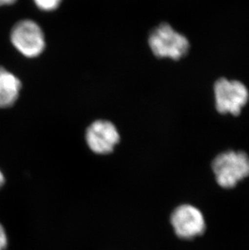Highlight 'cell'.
Segmentation results:
<instances>
[{
    "mask_svg": "<svg viewBox=\"0 0 249 250\" xmlns=\"http://www.w3.org/2000/svg\"><path fill=\"white\" fill-rule=\"evenodd\" d=\"M214 93L217 111L222 114L239 115L249 102V89L240 81L219 79L214 83Z\"/></svg>",
    "mask_w": 249,
    "mask_h": 250,
    "instance_id": "obj_3",
    "label": "cell"
},
{
    "mask_svg": "<svg viewBox=\"0 0 249 250\" xmlns=\"http://www.w3.org/2000/svg\"><path fill=\"white\" fill-rule=\"evenodd\" d=\"M12 45L27 58L42 55L45 48V35L39 24L32 20L17 22L11 32Z\"/></svg>",
    "mask_w": 249,
    "mask_h": 250,
    "instance_id": "obj_4",
    "label": "cell"
},
{
    "mask_svg": "<svg viewBox=\"0 0 249 250\" xmlns=\"http://www.w3.org/2000/svg\"><path fill=\"white\" fill-rule=\"evenodd\" d=\"M148 43L154 55L160 59L179 60L186 56L189 50V42L186 36L166 23L150 32Z\"/></svg>",
    "mask_w": 249,
    "mask_h": 250,
    "instance_id": "obj_2",
    "label": "cell"
},
{
    "mask_svg": "<svg viewBox=\"0 0 249 250\" xmlns=\"http://www.w3.org/2000/svg\"><path fill=\"white\" fill-rule=\"evenodd\" d=\"M21 89V82L14 74L0 67V108H8L16 103Z\"/></svg>",
    "mask_w": 249,
    "mask_h": 250,
    "instance_id": "obj_7",
    "label": "cell"
},
{
    "mask_svg": "<svg viewBox=\"0 0 249 250\" xmlns=\"http://www.w3.org/2000/svg\"><path fill=\"white\" fill-rule=\"evenodd\" d=\"M8 240H7V232L4 228L0 224V250H5L7 249Z\"/></svg>",
    "mask_w": 249,
    "mask_h": 250,
    "instance_id": "obj_9",
    "label": "cell"
},
{
    "mask_svg": "<svg viewBox=\"0 0 249 250\" xmlns=\"http://www.w3.org/2000/svg\"><path fill=\"white\" fill-rule=\"evenodd\" d=\"M87 146L94 153L99 155L109 154L120 141L118 129L108 121H95L86 131Z\"/></svg>",
    "mask_w": 249,
    "mask_h": 250,
    "instance_id": "obj_6",
    "label": "cell"
},
{
    "mask_svg": "<svg viewBox=\"0 0 249 250\" xmlns=\"http://www.w3.org/2000/svg\"><path fill=\"white\" fill-rule=\"evenodd\" d=\"M216 182L225 189H231L249 176V156L242 151H227L219 154L212 163Z\"/></svg>",
    "mask_w": 249,
    "mask_h": 250,
    "instance_id": "obj_1",
    "label": "cell"
},
{
    "mask_svg": "<svg viewBox=\"0 0 249 250\" xmlns=\"http://www.w3.org/2000/svg\"><path fill=\"white\" fill-rule=\"evenodd\" d=\"M171 224L176 236L184 240H192L204 233L206 222L202 211L194 206H179L171 215Z\"/></svg>",
    "mask_w": 249,
    "mask_h": 250,
    "instance_id": "obj_5",
    "label": "cell"
},
{
    "mask_svg": "<svg viewBox=\"0 0 249 250\" xmlns=\"http://www.w3.org/2000/svg\"><path fill=\"white\" fill-rule=\"evenodd\" d=\"M17 2V0H0V6L12 5Z\"/></svg>",
    "mask_w": 249,
    "mask_h": 250,
    "instance_id": "obj_10",
    "label": "cell"
},
{
    "mask_svg": "<svg viewBox=\"0 0 249 250\" xmlns=\"http://www.w3.org/2000/svg\"><path fill=\"white\" fill-rule=\"evenodd\" d=\"M5 183V177L4 175L2 173V171L0 170V189L2 188V186L4 185Z\"/></svg>",
    "mask_w": 249,
    "mask_h": 250,
    "instance_id": "obj_11",
    "label": "cell"
},
{
    "mask_svg": "<svg viewBox=\"0 0 249 250\" xmlns=\"http://www.w3.org/2000/svg\"><path fill=\"white\" fill-rule=\"evenodd\" d=\"M62 0H33L36 6L44 12H52L57 9Z\"/></svg>",
    "mask_w": 249,
    "mask_h": 250,
    "instance_id": "obj_8",
    "label": "cell"
}]
</instances>
